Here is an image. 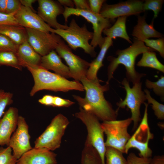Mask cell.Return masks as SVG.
I'll return each mask as SVG.
<instances>
[{
  "mask_svg": "<svg viewBox=\"0 0 164 164\" xmlns=\"http://www.w3.org/2000/svg\"><path fill=\"white\" fill-rule=\"evenodd\" d=\"M80 81L85 91V97L73 95L80 107L92 113L103 121L117 120L118 112L114 110L104 96V92L109 89V84L102 85L100 84L101 80L98 79L89 80L86 77Z\"/></svg>",
  "mask_w": 164,
  "mask_h": 164,
  "instance_id": "6da1fadb",
  "label": "cell"
},
{
  "mask_svg": "<svg viewBox=\"0 0 164 164\" xmlns=\"http://www.w3.org/2000/svg\"><path fill=\"white\" fill-rule=\"evenodd\" d=\"M155 51L153 49L146 46L142 41L134 38L133 43L127 48L122 50H118L116 52L117 57L109 56L108 60L110 62L108 67V80L106 84L113 78V74L119 65H123L126 70L127 79L133 85L140 81L141 78L145 75L140 73L135 69V60L139 55L147 51Z\"/></svg>",
  "mask_w": 164,
  "mask_h": 164,
  "instance_id": "7a4b0ae2",
  "label": "cell"
},
{
  "mask_svg": "<svg viewBox=\"0 0 164 164\" xmlns=\"http://www.w3.org/2000/svg\"><path fill=\"white\" fill-rule=\"evenodd\" d=\"M23 66L27 68L34 80V84L29 93L31 96H33L37 92L43 90L63 92L73 90L84 91L83 85L79 81H70L39 65L24 64Z\"/></svg>",
  "mask_w": 164,
  "mask_h": 164,
  "instance_id": "3957f363",
  "label": "cell"
},
{
  "mask_svg": "<svg viewBox=\"0 0 164 164\" xmlns=\"http://www.w3.org/2000/svg\"><path fill=\"white\" fill-rule=\"evenodd\" d=\"M51 32L55 33L62 38L71 49L76 50L78 48H81L91 57L96 56V53L95 48L89 43L93 38V32L88 30L86 24L80 27L73 19L66 29L52 28Z\"/></svg>",
  "mask_w": 164,
  "mask_h": 164,
  "instance_id": "277c9868",
  "label": "cell"
},
{
  "mask_svg": "<svg viewBox=\"0 0 164 164\" xmlns=\"http://www.w3.org/2000/svg\"><path fill=\"white\" fill-rule=\"evenodd\" d=\"M79 111L75 116L85 125L87 135L85 142L91 145L98 153L102 164H106L105 155L106 147L104 139V132L101 123L94 115L80 107Z\"/></svg>",
  "mask_w": 164,
  "mask_h": 164,
  "instance_id": "5b68a950",
  "label": "cell"
},
{
  "mask_svg": "<svg viewBox=\"0 0 164 164\" xmlns=\"http://www.w3.org/2000/svg\"><path fill=\"white\" fill-rule=\"evenodd\" d=\"M69 123L68 118L59 114L52 120L43 132L34 142V147L53 151L60 146L62 138Z\"/></svg>",
  "mask_w": 164,
  "mask_h": 164,
  "instance_id": "8992f818",
  "label": "cell"
},
{
  "mask_svg": "<svg viewBox=\"0 0 164 164\" xmlns=\"http://www.w3.org/2000/svg\"><path fill=\"white\" fill-rule=\"evenodd\" d=\"M121 84L125 90L126 96L123 100H121L116 103L118 108L116 110L118 112L120 108H125L126 106L130 110V118L133 122V131H134L141 121L140 108L142 104L146 100L145 94L142 90V83L140 82L134 84L131 88L129 82L124 78Z\"/></svg>",
  "mask_w": 164,
  "mask_h": 164,
  "instance_id": "52a82bcc",
  "label": "cell"
},
{
  "mask_svg": "<svg viewBox=\"0 0 164 164\" xmlns=\"http://www.w3.org/2000/svg\"><path fill=\"white\" fill-rule=\"evenodd\" d=\"M132 122L131 118L103 121L101 125L106 136V147H112L125 153V145L131 137L128 129Z\"/></svg>",
  "mask_w": 164,
  "mask_h": 164,
  "instance_id": "ba28073f",
  "label": "cell"
},
{
  "mask_svg": "<svg viewBox=\"0 0 164 164\" xmlns=\"http://www.w3.org/2000/svg\"><path fill=\"white\" fill-rule=\"evenodd\" d=\"M63 15L65 21H68V18L71 15L81 16L86 19L92 25L94 30L93 36L90 43L94 48L97 46L101 48L103 44L105 39L102 36L103 30L111 26L113 21L105 18L100 14H96L90 10L77 9L75 8L64 7Z\"/></svg>",
  "mask_w": 164,
  "mask_h": 164,
  "instance_id": "9c48e42d",
  "label": "cell"
},
{
  "mask_svg": "<svg viewBox=\"0 0 164 164\" xmlns=\"http://www.w3.org/2000/svg\"><path fill=\"white\" fill-rule=\"evenodd\" d=\"M55 50L68 65L71 78L79 81L86 77L90 63L74 54L71 49L62 39Z\"/></svg>",
  "mask_w": 164,
  "mask_h": 164,
  "instance_id": "30bf717a",
  "label": "cell"
},
{
  "mask_svg": "<svg viewBox=\"0 0 164 164\" xmlns=\"http://www.w3.org/2000/svg\"><path fill=\"white\" fill-rule=\"evenodd\" d=\"M27 41L34 50L43 56L54 50L62 39L58 35L53 32L25 28Z\"/></svg>",
  "mask_w": 164,
  "mask_h": 164,
  "instance_id": "8fae6325",
  "label": "cell"
},
{
  "mask_svg": "<svg viewBox=\"0 0 164 164\" xmlns=\"http://www.w3.org/2000/svg\"><path fill=\"white\" fill-rule=\"evenodd\" d=\"M143 2L142 0H132L111 5L104 3L99 14L104 17L113 21L121 16L138 15L145 12L143 8Z\"/></svg>",
  "mask_w": 164,
  "mask_h": 164,
  "instance_id": "7c38bea8",
  "label": "cell"
},
{
  "mask_svg": "<svg viewBox=\"0 0 164 164\" xmlns=\"http://www.w3.org/2000/svg\"><path fill=\"white\" fill-rule=\"evenodd\" d=\"M29 130V126L25 118L19 115L17 127L12 135L8 145L12 149L13 155L17 160L32 148Z\"/></svg>",
  "mask_w": 164,
  "mask_h": 164,
  "instance_id": "4fadbf2b",
  "label": "cell"
},
{
  "mask_svg": "<svg viewBox=\"0 0 164 164\" xmlns=\"http://www.w3.org/2000/svg\"><path fill=\"white\" fill-rule=\"evenodd\" d=\"M38 15L52 28L54 29H66L67 25L58 22L57 17L63 13L64 9L59 2L52 0H39Z\"/></svg>",
  "mask_w": 164,
  "mask_h": 164,
  "instance_id": "5bb4252c",
  "label": "cell"
},
{
  "mask_svg": "<svg viewBox=\"0 0 164 164\" xmlns=\"http://www.w3.org/2000/svg\"><path fill=\"white\" fill-rule=\"evenodd\" d=\"M14 16L19 25L25 28L36 29L46 32H51V27L30 9L22 5Z\"/></svg>",
  "mask_w": 164,
  "mask_h": 164,
  "instance_id": "9a60e30c",
  "label": "cell"
},
{
  "mask_svg": "<svg viewBox=\"0 0 164 164\" xmlns=\"http://www.w3.org/2000/svg\"><path fill=\"white\" fill-rule=\"evenodd\" d=\"M56 156L46 148H32L17 160L16 164H57Z\"/></svg>",
  "mask_w": 164,
  "mask_h": 164,
  "instance_id": "2e32d148",
  "label": "cell"
},
{
  "mask_svg": "<svg viewBox=\"0 0 164 164\" xmlns=\"http://www.w3.org/2000/svg\"><path fill=\"white\" fill-rule=\"evenodd\" d=\"M19 116L18 109L11 107L0 119V146H8L12 135L17 127Z\"/></svg>",
  "mask_w": 164,
  "mask_h": 164,
  "instance_id": "e0dca14e",
  "label": "cell"
},
{
  "mask_svg": "<svg viewBox=\"0 0 164 164\" xmlns=\"http://www.w3.org/2000/svg\"><path fill=\"white\" fill-rule=\"evenodd\" d=\"M60 58L55 51L53 50L42 56L39 66L47 70H53L55 73L66 78H71L68 67L62 62Z\"/></svg>",
  "mask_w": 164,
  "mask_h": 164,
  "instance_id": "ac0fdd59",
  "label": "cell"
},
{
  "mask_svg": "<svg viewBox=\"0 0 164 164\" xmlns=\"http://www.w3.org/2000/svg\"><path fill=\"white\" fill-rule=\"evenodd\" d=\"M145 15H138L137 24L134 27L132 35L138 39L142 41L150 38L163 37V34L156 30L154 27L153 21L150 24L147 23Z\"/></svg>",
  "mask_w": 164,
  "mask_h": 164,
  "instance_id": "d6986e66",
  "label": "cell"
},
{
  "mask_svg": "<svg viewBox=\"0 0 164 164\" xmlns=\"http://www.w3.org/2000/svg\"><path fill=\"white\" fill-rule=\"evenodd\" d=\"M16 54L22 66L24 64L40 65L42 56L34 50L27 39L18 46Z\"/></svg>",
  "mask_w": 164,
  "mask_h": 164,
  "instance_id": "ffe728a7",
  "label": "cell"
},
{
  "mask_svg": "<svg viewBox=\"0 0 164 164\" xmlns=\"http://www.w3.org/2000/svg\"><path fill=\"white\" fill-rule=\"evenodd\" d=\"M113 41L112 39L106 37L102 46L100 48L99 53L93 60L90 63L87 71L86 77L91 80H94L98 79L97 76L99 69L104 66L103 60L108 49L113 45Z\"/></svg>",
  "mask_w": 164,
  "mask_h": 164,
  "instance_id": "44dd1931",
  "label": "cell"
},
{
  "mask_svg": "<svg viewBox=\"0 0 164 164\" xmlns=\"http://www.w3.org/2000/svg\"><path fill=\"white\" fill-rule=\"evenodd\" d=\"M0 34L8 37L18 46L27 39L25 28L19 25H0Z\"/></svg>",
  "mask_w": 164,
  "mask_h": 164,
  "instance_id": "7402d4cb",
  "label": "cell"
},
{
  "mask_svg": "<svg viewBox=\"0 0 164 164\" xmlns=\"http://www.w3.org/2000/svg\"><path fill=\"white\" fill-rule=\"evenodd\" d=\"M127 16L118 18L114 24L109 28L104 30L103 33L111 39H115L120 37L123 38L129 43H132L126 29V23Z\"/></svg>",
  "mask_w": 164,
  "mask_h": 164,
  "instance_id": "603a6c76",
  "label": "cell"
},
{
  "mask_svg": "<svg viewBox=\"0 0 164 164\" xmlns=\"http://www.w3.org/2000/svg\"><path fill=\"white\" fill-rule=\"evenodd\" d=\"M137 65L138 67L153 68L164 73V65L157 59L154 51H147L142 53L140 60Z\"/></svg>",
  "mask_w": 164,
  "mask_h": 164,
  "instance_id": "cb8c5ba5",
  "label": "cell"
},
{
  "mask_svg": "<svg viewBox=\"0 0 164 164\" xmlns=\"http://www.w3.org/2000/svg\"><path fill=\"white\" fill-rule=\"evenodd\" d=\"M81 164H102L97 151L86 142L81 153Z\"/></svg>",
  "mask_w": 164,
  "mask_h": 164,
  "instance_id": "d4e9b609",
  "label": "cell"
},
{
  "mask_svg": "<svg viewBox=\"0 0 164 164\" xmlns=\"http://www.w3.org/2000/svg\"><path fill=\"white\" fill-rule=\"evenodd\" d=\"M9 66L21 70L23 66L16 53L12 51L0 52V66Z\"/></svg>",
  "mask_w": 164,
  "mask_h": 164,
  "instance_id": "484cf974",
  "label": "cell"
},
{
  "mask_svg": "<svg viewBox=\"0 0 164 164\" xmlns=\"http://www.w3.org/2000/svg\"><path fill=\"white\" fill-rule=\"evenodd\" d=\"M106 164H127V160L123 153L115 148L106 147L105 155Z\"/></svg>",
  "mask_w": 164,
  "mask_h": 164,
  "instance_id": "4316f807",
  "label": "cell"
},
{
  "mask_svg": "<svg viewBox=\"0 0 164 164\" xmlns=\"http://www.w3.org/2000/svg\"><path fill=\"white\" fill-rule=\"evenodd\" d=\"M146 100L148 104L152 105V109L154 111L155 114L157 118L162 120L164 119V105L161 104L153 98L150 95L149 91L147 89L144 90Z\"/></svg>",
  "mask_w": 164,
  "mask_h": 164,
  "instance_id": "83f0119b",
  "label": "cell"
},
{
  "mask_svg": "<svg viewBox=\"0 0 164 164\" xmlns=\"http://www.w3.org/2000/svg\"><path fill=\"white\" fill-rule=\"evenodd\" d=\"M146 87L152 89L155 93L161 97L164 100V77L161 76L158 80L156 82H152L147 79L145 82Z\"/></svg>",
  "mask_w": 164,
  "mask_h": 164,
  "instance_id": "f1b7e54d",
  "label": "cell"
},
{
  "mask_svg": "<svg viewBox=\"0 0 164 164\" xmlns=\"http://www.w3.org/2000/svg\"><path fill=\"white\" fill-rule=\"evenodd\" d=\"M12 151L9 146L0 147V164H16L17 160L13 155Z\"/></svg>",
  "mask_w": 164,
  "mask_h": 164,
  "instance_id": "f546056e",
  "label": "cell"
},
{
  "mask_svg": "<svg viewBox=\"0 0 164 164\" xmlns=\"http://www.w3.org/2000/svg\"><path fill=\"white\" fill-rule=\"evenodd\" d=\"M163 0H146L144 1L143 8L144 11L151 10L154 12L153 19L156 18L161 11Z\"/></svg>",
  "mask_w": 164,
  "mask_h": 164,
  "instance_id": "4dcf8cb0",
  "label": "cell"
},
{
  "mask_svg": "<svg viewBox=\"0 0 164 164\" xmlns=\"http://www.w3.org/2000/svg\"><path fill=\"white\" fill-rule=\"evenodd\" d=\"M145 45L155 51L158 52L161 56L164 58V38H159L156 39H146L142 40Z\"/></svg>",
  "mask_w": 164,
  "mask_h": 164,
  "instance_id": "1f68e13d",
  "label": "cell"
},
{
  "mask_svg": "<svg viewBox=\"0 0 164 164\" xmlns=\"http://www.w3.org/2000/svg\"><path fill=\"white\" fill-rule=\"evenodd\" d=\"M13 97L12 93L0 89V119L4 114L6 107L12 103Z\"/></svg>",
  "mask_w": 164,
  "mask_h": 164,
  "instance_id": "d6a6232c",
  "label": "cell"
},
{
  "mask_svg": "<svg viewBox=\"0 0 164 164\" xmlns=\"http://www.w3.org/2000/svg\"><path fill=\"white\" fill-rule=\"evenodd\" d=\"M18 46L8 37L0 34V52L10 51L16 53Z\"/></svg>",
  "mask_w": 164,
  "mask_h": 164,
  "instance_id": "836d02e7",
  "label": "cell"
},
{
  "mask_svg": "<svg viewBox=\"0 0 164 164\" xmlns=\"http://www.w3.org/2000/svg\"><path fill=\"white\" fill-rule=\"evenodd\" d=\"M151 158L138 157L134 153L131 152L127 157V164H149Z\"/></svg>",
  "mask_w": 164,
  "mask_h": 164,
  "instance_id": "e575fe53",
  "label": "cell"
},
{
  "mask_svg": "<svg viewBox=\"0 0 164 164\" xmlns=\"http://www.w3.org/2000/svg\"><path fill=\"white\" fill-rule=\"evenodd\" d=\"M14 13L7 14L0 12V25H19L17 21L14 16Z\"/></svg>",
  "mask_w": 164,
  "mask_h": 164,
  "instance_id": "d590c367",
  "label": "cell"
},
{
  "mask_svg": "<svg viewBox=\"0 0 164 164\" xmlns=\"http://www.w3.org/2000/svg\"><path fill=\"white\" fill-rule=\"evenodd\" d=\"M22 5L19 0H7L5 13H14L20 9Z\"/></svg>",
  "mask_w": 164,
  "mask_h": 164,
  "instance_id": "8d00e7d4",
  "label": "cell"
},
{
  "mask_svg": "<svg viewBox=\"0 0 164 164\" xmlns=\"http://www.w3.org/2000/svg\"><path fill=\"white\" fill-rule=\"evenodd\" d=\"M75 103L68 99H63L57 96H54L53 107H68Z\"/></svg>",
  "mask_w": 164,
  "mask_h": 164,
  "instance_id": "74e56055",
  "label": "cell"
},
{
  "mask_svg": "<svg viewBox=\"0 0 164 164\" xmlns=\"http://www.w3.org/2000/svg\"><path fill=\"white\" fill-rule=\"evenodd\" d=\"M105 2L104 0H89L90 10L92 12L99 14L102 6Z\"/></svg>",
  "mask_w": 164,
  "mask_h": 164,
  "instance_id": "f35d334b",
  "label": "cell"
},
{
  "mask_svg": "<svg viewBox=\"0 0 164 164\" xmlns=\"http://www.w3.org/2000/svg\"><path fill=\"white\" fill-rule=\"evenodd\" d=\"M75 8L79 10H90L88 1L86 0H73Z\"/></svg>",
  "mask_w": 164,
  "mask_h": 164,
  "instance_id": "ab89813d",
  "label": "cell"
},
{
  "mask_svg": "<svg viewBox=\"0 0 164 164\" xmlns=\"http://www.w3.org/2000/svg\"><path fill=\"white\" fill-rule=\"evenodd\" d=\"M54 96L50 95H45L39 99L38 101L39 103L44 105L53 106Z\"/></svg>",
  "mask_w": 164,
  "mask_h": 164,
  "instance_id": "60d3db41",
  "label": "cell"
},
{
  "mask_svg": "<svg viewBox=\"0 0 164 164\" xmlns=\"http://www.w3.org/2000/svg\"><path fill=\"white\" fill-rule=\"evenodd\" d=\"M149 164H164V155H155L151 158Z\"/></svg>",
  "mask_w": 164,
  "mask_h": 164,
  "instance_id": "b9f144b4",
  "label": "cell"
},
{
  "mask_svg": "<svg viewBox=\"0 0 164 164\" xmlns=\"http://www.w3.org/2000/svg\"><path fill=\"white\" fill-rule=\"evenodd\" d=\"M58 2L62 6L69 8H74V5L73 0H58Z\"/></svg>",
  "mask_w": 164,
  "mask_h": 164,
  "instance_id": "7bdbcfd3",
  "label": "cell"
},
{
  "mask_svg": "<svg viewBox=\"0 0 164 164\" xmlns=\"http://www.w3.org/2000/svg\"><path fill=\"white\" fill-rule=\"evenodd\" d=\"M22 5L30 9L34 12H35L32 6V3L35 2L36 0H19Z\"/></svg>",
  "mask_w": 164,
  "mask_h": 164,
  "instance_id": "ee69618b",
  "label": "cell"
},
{
  "mask_svg": "<svg viewBox=\"0 0 164 164\" xmlns=\"http://www.w3.org/2000/svg\"><path fill=\"white\" fill-rule=\"evenodd\" d=\"M7 0H0V12L5 13Z\"/></svg>",
  "mask_w": 164,
  "mask_h": 164,
  "instance_id": "f6af8a7d",
  "label": "cell"
}]
</instances>
